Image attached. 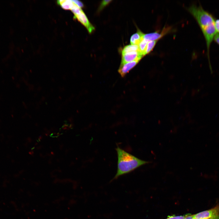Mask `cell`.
Here are the masks:
<instances>
[{
    "instance_id": "6da1fadb",
    "label": "cell",
    "mask_w": 219,
    "mask_h": 219,
    "mask_svg": "<svg viewBox=\"0 0 219 219\" xmlns=\"http://www.w3.org/2000/svg\"><path fill=\"white\" fill-rule=\"evenodd\" d=\"M189 11L196 20L205 37L207 44V56L209 60V49L210 44L217 33L215 21L212 16L200 6L193 5L188 9Z\"/></svg>"
},
{
    "instance_id": "7a4b0ae2",
    "label": "cell",
    "mask_w": 219,
    "mask_h": 219,
    "mask_svg": "<svg viewBox=\"0 0 219 219\" xmlns=\"http://www.w3.org/2000/svg\"><path fill=\"white\" fill-rule=\"evenodd\" d=\"M116 150L117 156V170L116 174L111 181L149 162L138 158L118 146Z\"/></svg>"
},
{
    "instance_id": "3957f363",
    "label": "cell",
    "mask_w": 219,
    "mask_h": 219,
    "mask_svg": "<svg viewBox=\"0 0 219 219\" xmlns=\"http://www.w3.org/2000/svg\"><path fill=\"white\" fill-rule=\"evenodd\" d=\"M219 215V203L214 207L193 215L194 219H205Z\"/></svg>"
},
{
    "instance_id": "277c9868",
    "label": "cell",
    "mask_w": 219,
    "mask_h": 219,
    "mask_svg": "<svg viewBox=\"0 0 219 219\" xmlns=\"http://www.w3.org/2000/svg\"><path fill=\"white\" fill-rule=\"evenodd\" d=\"M143 56L139 51H134L122 54L121 63H124L134 61H139Z\"/></svg>"
},
{
    "instance_id": "5b68a950",
    "label": "cell",
    "mask_w": 219,
    "mask_h": 219,
    "mask_svg": "<svg viewBox=\"0 0 219 219\" xmlns=\"http://www.w3.org/2000/svg\"><path fill=\"white\" fill-rule=\"evenodd\" d=\"M74 18L77 19L87 28L89 33H91L95 29V28L90 23L87 16L82 10L77 14L74 15Z\"/></svg>"
},
{
    "instance_id": "8992f818",
    "label": "cell",
    "mask_w": 219,
    "mask_h": 219,
    "mask_svg": "<svg viewBox=\"0 0 219 219\" xmlns=\"http://www.w3.org/2000/svg\"><path fill=\"white\" fill-rule=\"evenodd\" d=\"M170 28H164L161 33L158 32L144 34L143 39L148 41H158V40L163 37L167 33L170 29Z\"/></svg>"
},
{
    "instance_id": "52a82bcc",
    "label": "cell",
    "mask_w": 219,
    "mask_h": 219,
    "mask_svg": "<svg viewBox=\"0 0 219 219\" xmlns=\"http://www.w3.org/2000/svg\"><path fill=\"white\" fill-rule=\"evenodd\" d=\"M139 61H134L130 62L121 63L118 70L121 76L124 77L129 71L138 63Z\"/></svg>"
},
{
    "instance_id": "ba28073f",
    "label": "cell",
    "mask_w": 219,
    "mask_h": 219,
    "mask_svg": "<svg viewBox=\"0 0 219 219\" xmlns=\"http://www.w3.org/2000/svg\"><path fill=\"white\" fill-rule=\"evenodd\" d=\"M144 34L139 29H137V32L133 34L130 38V43L131 44L138 45L143 40Z\"/></svg>"
},
{
    "instance_id": "9c48e42d",
    "label": "cell",
    "mask_w": 219,
    "mask_h": 219,
    "mask_svg": "<svg viewBox=\"0 0 219 219\" xmlns=\"http://www.w3.org/2000/svg\"><path fill=\"white\" fill-rule=\"evenodd\" d=\"M57 4L65 10H70L72 7L74 2L73 0H61L57 2Z\"/></svg>"
},
{
    "instance_id": "30bf717a",
    "label": "cell",
    "mask_w": 219,
    "mask_h": 219,
    "mask_svg": "<svg viewBox=\"0 0 219 219\" xmlns=\"http://www.w3.org/2000/svg\"><path fill=\"white\" fill-rule=\"evenodd\" d=\"M138 51V46L137 45H128L123 48L122 51V54L130 52Z\"/></svg>"
},
{
    "instance_id": "8fae6325",
    "label": "cell",
    "mask_w": 219,
    "mask_h": 219,
    "mask_svg": "<svg viewBox=\"0 0 219 219\" xmlns=\"http://www.w3.org/2000/svg\"><path fill=\"white\" fill-rule=\"evenodd\" d=\"M148 41L143 39V40L138 45V51L143 56L146 50L147 45Z\"/></svg>"
},
{
    "instance_id": "7c38bea8",
    "label": "cell",
    "mask_w": 219,
    "mask_h": 219,
    "mask_svg": "<svg viewBox=\"0 0 219 219\" xmlns=\"http://www.w3.org/2000/svg\"><path fill=\"white\" fill-rule=\"evenodd\" d=\"M158 41H148L147 44L144 55L148 54L153 49Z\"/></svg>"
},
{
    "instance_id": "4fadbf2b",
    "label": "cell",
    "mask_w": 219,
    "mask_h": 219,
    "mask_svg": "<svg viewBox=\"0 0 219 219\" xmlns=\"http://www.w3.org/2000/svg\"><path fill=\"white\" fill-rule=\"evenodd\" d=\"M111 1H112L110 0H105L103 1L99 7V11H100L102 10L105 6L108 5Z\"/></svg>"
},
{
    "instance_id": "5bb4252c",
    "label": "cell",
    "mask_w": 219,
    "mask_h": 219,
    "mask_svg": "<svg viewBox=\"0 0 219 219\" xmlns=\"http://www.w3.org/2000/svg\"><path fill=\"white\" fill-rule=\"evenodd\" d=\"M187 214L179 216H176L175 215L169 216H168L166 219H184Z\"/></svg>"
},
{
    "instance_id": "9a60e30c",
    "label": "cell",
    "mask_w": 219,
    "mask_h": 219,
    "mask_svg": "<svg viewBox=\"0 0 219 219\" xmlns=\"http://www.w3.org/2000/svg\"><path fill=\"white\" fill-rule=\"evenodd\" d=\"M215 26L217 32L219 33V19L215 21Z\"/></svg>"
},
{
    "instance_id": "2e32d148",
    "label": "cell",
    "mask_w": 219,
    "mask_h": 219,
    "mask_svg": "<svg viewBox=\"0 0 219 219\" xmlns=\"http://www.w3.org/2000/svg\"><path fill=\"white\" fill-rule=\"evenodd\" d=\"M214 39L215 42L219 45V33H216L214 37Z\"/></svg>"
},
{
    "instance_id": "e0dca14e",
    "label": "cell",
    "mask_w": 219,
    "mask_h": 219,
    "mask_svg": "<svg viewBox=\"0 0 219 219\" xmlns=\"http://www.w3.org/2000/svg\"><path fill=\"white\" fill-rule=\"evenodd\" d=\"M74 3L80 8L82 7L83 6V3L80 1L78 0H73Z\"/></svg>"
},
{
    "instance_id": "ac0fdd59",
    "label": "cell",
    "mask_w": 219,
    "mask_h": 219,
    "mask_svg": "<svg viewBox=\"0 0 219 219\" xmlns=\"http://www.w3.org/2000/svg\"><path fill=\"white\" fill-rule=\"evenodd\" d=\"M184 219H194L193 215H192L191 214H187Z\"/></svg>"
},
{
    "instance_id": "d6986e66",
    "label": "cell",
    "mask_w": 219,
    "mask_h": 219,
    "mask_svg": "<svg viewBox=\"0 0 219 219\" xmlns=\"http://www.w3.org/2000/svg\"><path fill=\"white\" fill-rule=\"evenodd\" d=\"M214 219H219V215L215 217Z\"/></svg>"
},
{
    "instance_id": "ffe728a7",
    "label": "cell",
    "mask_w": 219,
    "mask_h": 219,
    "mask_svg": "<svg viewBox=\"0 0 219 219\" xmlns=\"http://www.w3.org/2000/svg\"><path fill=\"white\" fill-rule=\"evenodd\" d=\"M215 217H212V218H207V219H214Z\"/></svg>"
}]
</instances>
